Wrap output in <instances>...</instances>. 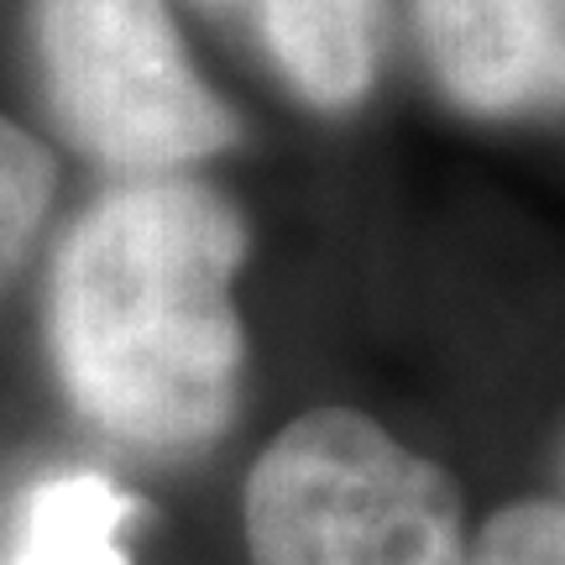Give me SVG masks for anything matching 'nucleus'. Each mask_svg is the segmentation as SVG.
Wrapping results in <instances>:
<instances>
[{
  "mask_svg": "<svg viewBox=\"0 0 565 565\" xmlns=\"http://www.w3.org/2000/svg\"><path fill=\"white\" fill-rule=\"evenodd\" d=\"M561 0H414L440 89L477 116H529L561 100Z\"/></svg>",
  "mask_w": 565,
  "mask_h": 565,
  "instance_id": "4",
  "label": "nucleus"
},
{
  "mask_svg": "<svg viewBox=\"0 0 565 565\" xmlns=\"http://www.w3.org/2000/svg\"><path fill=\"white\" fill-rule=\"evenodd\" d=\"M32 32L58 126L126 179L179 173L242 137L183 53L168 0H38Z\"/></svg>",
  "mask_w": 565,
  "mask_h": 565,
  "instance_id": "3",
  "label": "nucleus"
},
{
  "mask_svg": "<svg viewBox=\"0 0 565 565\" xmlns=\"http://www.w3.org/2000/svg\"><path fill=\"white\" fill-rule=\"evenodd\" d=\"M466 565H565V513L555 498H529L487 519Z\"/></svg>",
  "mask_w": 565,
  "mask_h": 565,
  "instance_id": "8",
  "label": "nucleus"
},
{
  "mask_svg": "<svg viewBox=\"0 0 565 565\" xmlns=\"http://www.w3.org/2000/svg\"><path fill=\"white\" fill-rule=\"evenodd\" d=\"M246 26L282 84L315 110H351L383 68L393 0H204Z\"/></svg>",
  "mask_w": 565,
  "mask_h": 565,
  "instance_id": "5",
  "label": "nucleus"
},
{
  "mask_svg": "<svg viewBox=\"0 0 565 565\" xmlns=\"http://www.w3.org/2000/svg\"><path fill=\"white\" fill-rule=\"evenodd\" d=\"M137 498L95 466L42 477L17 508L0 565H131Z\"/></svg>",
  "mask_w": 565,
  "mask_h": 565,
  "instance_id": "6",
  "label": "nucleus"
},
{
  "mask_svg": "<svg viewBox=\"0 0 565 565\" xmlns=\"http://www.w3.org/2000/svg\"><path fill=\"white\" fill-rule=\"evenodd\" d=\"M456 482L356 408H315L246 477L252 565H466Z\"/></svg>",
  "mask_w": 565,
  "mask_h": 565,
  "instance_id": "2",
  "label": "nucleus"
},
{
  "mask_svg": "<svg viewBox=\"0 0 565 565\" xmlns=\"http://www.w3.org/2000/svg\"><path fill=\"white\" fill-rule=\"evenodd\" d=\"M242 263L246 221L221 189L183 173L105 189L47 282V345L84 419L141 456L221 440L246 383Z\"/></svg>",
  "mask_w": 565,
  "mask_h": 565,
  "instance_id": "1",
  "label": "nucleus"
},
{
  "mask_svg": "<svg viewBox=\"0 0 565 565\" xmlns=\"http://www.w3.org/2000/svg\"><path fill=\"white\" fill-rule=\"evenodd\" d=\"M53 183L58 168L47 147L32 131H21L11 116H0V294L32 257V242L53 204Z\"/></svg>",
  "mask_w": 565,
  "mask_h": 565,
  "instance_id": "7",
  "label": "nucleus"
}]
</instances>
